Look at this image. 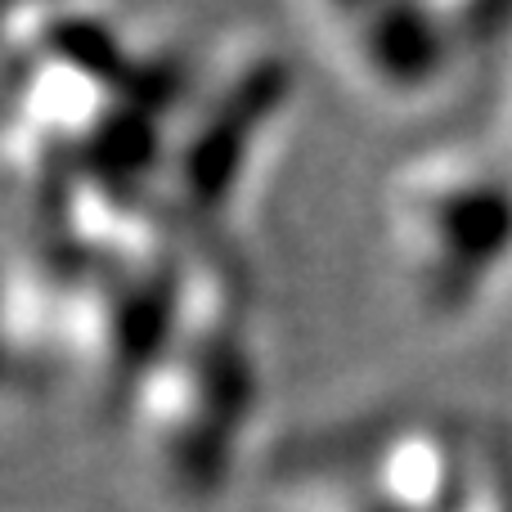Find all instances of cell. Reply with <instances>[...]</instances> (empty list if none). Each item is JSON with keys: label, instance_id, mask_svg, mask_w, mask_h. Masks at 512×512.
<instances>
[{"label": "cell", "instance_id": "cell-1", "mask_svg": "<svg viewBox=\"0 0 512 512\" xmlns=\"http://www.w3.org/2000/svg\"><path fill=\"white\" fill-rule=\"evenodd\" d=\"M256 400L261 369L239 274L216 256H189L180 319L126 405L144 477L171 508H207L230 486Z\"/></svg>", "mask_w": 512, "mask_h": 512}, {"label": "cell", "instance_id": "cell-2", "mask_svg": "<svg viewBox=\"0 0 512 512\" xmlns=\"http://www.w3.org/2000/svg\"><path fill=\"white\" fill-rule=\"evenodd\" d=\"M382 234L427 324L468 319L512 270V158L481 144L409 153L382 185Z\"/></svg>", "mask_w": 512, "mask_h": 512}, {"label": "cell", "instance_id": "cell-3", "mask_svg": "<svg viewBox=\"0 0 512 512\" xmlns=\"http://www.w3.org/2000/svg\"><path fill=\"white\" fill-rule=\"evenodd\" d=\"M504 18V14H499ZM486 9L441 5H315L306 27L319 54L360 99L378 108H414L459 77L481 45Z\"/></svg>", "mask_w": 512, "mask_h": 512}, {"label": "cell", "instance_id": "cell-4", "mask_svg": "<svg viewBox=\"0 0 512 512\" xmlns=\"http://www.w3.org/2000/svg\"><path fill=\"white\" fill-rule=\"evenodd\" d=\"M288 63L274 54H252L207 90L198 117L176 144H162V189L176 216L212 225L248 176L261 135L279 122L288 99Z\"/></svg>", "mask_w": 512, "mask_h": 512}, {"label": "cell", "instance_id": "cell-5", "mask_svg": "<svg viewBox=\"0 0 512 512\" xmlns=\"http://www.w3.org/2000/svg\"><path fill=\"white\" fill-rule=\"evenodd\" d=\"M59 369L54 283L41 261L0 256V396Z\"/></svg>", "mask_w": 512, "mask_h": 512}, {"label": "cell", "instance_id": "cell-6", "mask_svg": "<svg viewBox=\"0 0 512 512\" xmlns=\"http://www.w3.org/2000/svg\"><path fill=\"white\" fill-rule=\"evenodd\" d=\"M504 153H508V158H512V149H504Z\"/></svg>", "mask_w": 512, "mask_h": 512}]
</instances>
